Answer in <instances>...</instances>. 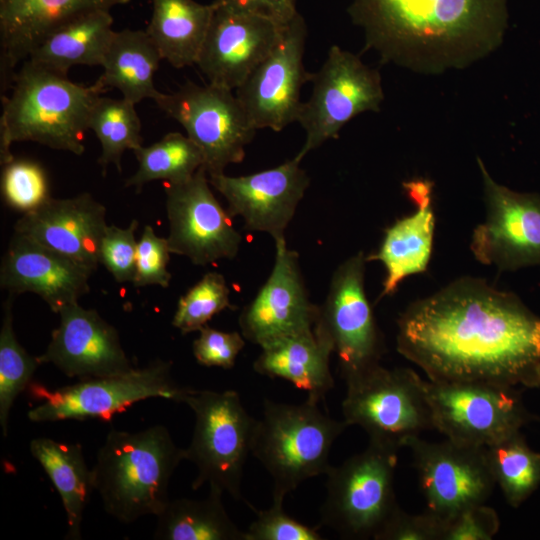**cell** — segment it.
<instances>
[{
	"mask_svg": "<svg viewBox=\"0 0 540 540\" xmlns=\"http://www.w3.org/2000/svg\"><path fill=\"white\" fill-rule=\"evenodd\" d=\"M397 351L432 381L540 387V317L512 292L461 277L411 303Z\"/></svg>",
	"mask_w": 540,
	"mask_h": 540,
	"instance_id": "cell-1",
	"label": "cell"
},
{
	"mask_svg": "<svg viewBox=\"0 0 540 540\" xmlns=\"http://www.w3.org/2000/svg\"><path fill=\"white\" fill-rule=\"evenodd\" d=\"M348 14L382 62L430 72L484 56L507 25L506 0H351Z\"/></svg>",
	"mask_w": 540,
	"mask_h": 540,
	"instance_id": "cell-2",
	"label": "cell"
},
{
	"mask_svg": "<svg viewBox=\"0 0 540 540\" xmlns=\"http://www.w3.org/2000/svg\"><path fill=\"white\" fill-rule=\"evenodd\" d=\"M10 95L2 97L0 164L14 159L11 146L31 141L81 155L89 116L106 91L97 80L84 86L30 60L17 70Z\"/></svg>",
	"mask_w": 540,
	"mask_h": 540,
	"instance_id": "cell-3",
	"label": "cell"
},
{
	"mask_svg": "<svg viewBox=\"0 0 540 540\" xmlns=\"http://www.w3.org/2000/svg\"><path fill=\"white\" fill-rule=\"evenodd\" d=\"M183 460L185 449L163 425L137 432L111 429L92 468L94 491L106 513L122 523L157 516L170 500L169 482Z\"/></svg>",
	"mask_w": 540,
	"mask_h": 540,
	"instance_id": "cell-4",
	"label": "cell"
},
{
	"mask_svg": "<svg viewBox=\"0 0 540 540\" xmlns=\"http://www.w3.org/2000/svg\"><path fill=\"white\" fill-rule=\"evenodd\" d=\"M347 426L308 399L302 404L264 400L251 454L273 480L272 497L285 498L302 482L326 474L332 445Z\"/></svg>",
	"mask_w": 540,
	"mask_h": 540,
	"instance_id": "cell-5",
	"label": "cell"
},
{
	"mask_svg": "<svg viewBox=\"0 0 540 540\" xmlns=\"http://www.w3.org/2000/svg\"><path fill=\"white\" fill-rule=\"evenodd\" d=\"M180 402L187 404L195 416L192 439L185 449V460L197 469L192 489L208 484L209 491L243 500L244 466L251 454L257 419L246 411L234 390L185 388Z\"/></svg>",
	"mask_w": 540,
	"mask_h": 540,
	"instance_id": "cell-6",
	"label": "cell"
},
{
	"mask_svg": "<svg viewBox=\"0 0 540 540\" xmlns=\"http://www.w3.org/2000/svg\"><path fill=\"white\" fill-rule=\"evenodd\" d=\"M397 452L369 442L361 453L331 466L320 524L343 538L374 539L400 507L394 491Z\"/></svg>",
	"mask_w": 540,
	"mask_h": 540,
	"instance_id": "cell-7",
	"label": "cell"
},
{
	"mask_svg": "<svg viewBox=\"0 0 540 540\" xmlns=\"http://www.w3.org/2000/svg\"><path fill=\"white\" fill-rule=\"evenodd\" d=\"M345 381L343 420L360 426L369 442L399 450L433 429L423 379L412 369L376 364Z\"/></svg>",
	"mask_w": 540,
	"mask_h": 540,
	"instance_id": "cell-8",
	"label": "cell"
},
{
	"mask_svg": "<svg viewBox=\"0 0 540 540\" xmlns=\"http://www.w3.org/2000/svg\"><path fill=\"white\" fill-rule=\"evenodd\" d=\"M423 390L433 429L456 442L486 447L535 420L515 386L428 379Z\"/></svg>",
	"mask_w": 540,
	"mask_h": 540,
	"instance_id": "cell-9",
	"label": "cell"
},
{
	"mask_svg": "<svg viewBox=\"0 0 540 540\" xmlns=\"http://www.w3.org/2000/svg\"><path fill=\"white\" fill-rule=\"evenodd\" d=\"M29 391L40 403L28 411L32 422L98 419L109 421L136 402L160 397L180 402L185 387L171 374V362L156 359L142 368L112 376L82 379L50 390L30 383Z\"/></svg>",
	"mask_w": 540,
	"mask_h": 540,
	"instance_id": "cell-10",
	"label": "cell"
},
{
	"mask_svg": "<svg viewBox=\"0 0 540 540\" xmlns=\"http://www.w3.org/2000/svg\"><path fill=\"white\" fill-rule=\"evenodd\" d=\"M155 103L200 148L208 176L242 162L257 131L233 90L210 83L187 81L172 93L161 92Z\"/></svg>",
	"mask_w": 540,
	"mask_h": 540,
	"instance_id": "cell-11",
	"label": "cell"
},
{
	"mask_svg": "<svg viewBox=\"0 0 540 540\" xmlns=\"http://www.w3.org/2000/svg\"><path fill=\"white\" fill-rule=\"evenodd\" d=\"M311 82V96L303 102L297 121L306 134L296 155L300 160L327 140L337 139L343 126L355 116L379 111L384 100L378 70L337 45L330 47Z\"/></svg>",
	"mask_w": 540,
	"mask_h": 540,
	"instance_id": "cell-12",
	"label": "cell"
},
{
	"mask_svg": "<svg viewBox=\"0 0 540 540\" xmlns=\"http://www.w3.org/2000/svg\"><path fill=\"white\" fill-rule=\"evenodd\" d=\"M366 263L360 251L336 268L314 327L331 341L344 379L379 364L384 352L365 292Z\"/></svg>",
	"mask_w": 540,
	"mask_h": 540,
	"instance_id": "cell-13",
	"label": "cell"
},
{
	"mask_svg": "<svg viewBox=\"0 0 540 540\" xmlns=\"http://www.w3.org/2000/svg\"><path fill=\"white\" fill-rule=\"evenodd\" d=\"M419 487L426 501V512L442 525L459 512L485 504L495 482L489 471L485 448L446 439L428 442L411 439Z\"/></svg>",
	"mask_w": 540,
	"mask_h": 540,
	"instance_id": "cell-14",
	"label": "cell"
},
{
	"mask_svg": "<svg viewBox=\"0 0 540 540\" xmlns=\"http://www.w3.org/2000/svg\"><path fill=\"white\" fill-rule=\"evenodd\" d=\"M477 162L486 216L472 234L474 257L500 271L540 265V194L516 192L497 183L482 160Z\"/></svg>",
	"mask_w": 540,
	"mask_h": 540,
	"instance_id": "cell-15",
	"label": "cell"
},
{
	"mask_svg": "<svg viewBox=\"0 0 540 540\" xmlns=\"http://www.w3.org/2000/svg\"><path fill=\"white\" fill-rule=\"evenodd\" d=\"M307 25L299 13L283 30L270 54L237 88L236 96L256 130L282 131L297 122L301 90L313 73L304 66Z\"/></svg>",
	"mask_w": 540,
	"mask_h": 540,
	"instance_id": "cell-16",
	"label": "cell"
},
{
	"mask_svg": "<svg viewBox=\"0 0 540 540\" xmlns=\"http://www.w3.org/2000/svg\"><path fill=\"white\" fill-rule=\"evenodd\" d=\"M210 185L204 167L187 181L165 184L171 253L185 256L200 266L234 259L242 242L232 217L216 199Z\"/></svg>",
	"mask_w": 540,
	"mask_h": 540,
	"instance_id": "cell-17",
	"label": "cell"
},
{
	"mask_svg": "<svg viewBox=\"0 0 540 540\" xmlns=\"http://www.w3.org/2000/svg\"><path fill=\"white\" fill-rule=\"evenodd\" d=\"M271 273L239 315L244 338L260 347L278 339L314 330L319 306L309 297L299 256L286 240L275 241Z\"/></svg>",
	"mask_w": 540,
	"mask_h": 540,
	"instance_id": "cell-18",
	"label": "cell"
},
{
	"mask_svg": "<svg viewBox=\"0 0 540 540\" xmlns=\"http://www.w3.org/2000/svg\"><path fill=\"white\" fill-rule=\"evenodd\" d=\"M296 156L274 168L244 176L225 173L209 181L226 200L231 217L239 216L249 231L285 239V230L302 200L310 179Z\"/></svg>",
	"mask_w": 540,
	"mask_h": 540,
	"instance_id": "cell-19",
	"label": "cell"
},
{
	"mask_svg": "<svg viewBox=\"0 0 540 540\" xmlns=\"http://www.w3.org/2000/svg\"><path fill=\"white\" fill-rule=\"evenodd\" d=\"M284 28L263 16L216 6L196 65L208 83L234 91L270 54Z\"/></svg>",
	"mask_w": 540,
	"mask_h": 540,
	"instance_id": "cell-20",
	"label": "cell"
},
{
	"mask_svg": "<svg viewBox=\"0 0 540 540\" xmlns=\"http://www.w3.org/2000/svg\"><path fill=\"white\" fill-rule=\"evenodd\" d=\"M60 323L37 360L51 363L79 380L112 376L133 368L121 346L118 331L94 309L78 303L63 308Z\"/></svg>",
	"mask_w": 540,
	"mask_h": 540,
	"instance_id": "cell-21",
	"label": "cell"
},
{
	"mask_svg": "<svg viewBox=\"0 0 540 540\" xmlns=\"http://www.w3.org/2000/svg\"><path fill=\"white\" fill-rule=\"evenodd\" d=\"M106 208L89 193L64 199L50 197L24 213L14 233L26 236L94 272L99 247L108 224Z\"/></svg>",
	"mask_w": 540,
	"mask_h": 540,
	"instance_id": "cell-22",
	"label": "cell"
},
{
	"mask_svg": "<svg viewBox=\"0 0 540 540\" xmlns=\"http://www.w3.org/2000/svg\"><path fill=\"white\" fill-rule=\"evenodd\" d=\"M92 273L69 257L14 233L2 258L0 286L9 295L34 293L58 314L89 292Z\"/></svg>",
	"mask_w": 540,
	"mask_h": 540,
	"instance_id": "cell-23",
	"label": "cell"
},
{
	"mask_svg": "<svg viewBox=\"0 0 540 540\" xmlns=\"http://www.w3.org/2000/svg\"><path fill=\"white\" fill-rule=\"evenodd\" d=\"M130 0H0V91L11 89L16 68L63 23L90 11L110 10Z\"/></svg>",
	"mask_w": 540,
	"mask_h": 540,
	"instance_id": "cell-24",
	"label": "cell"
},
{
	"mask_svg": "<svg viewBox=\"0 0 540 540\" xmlns=\"http://www.w3.org/2000/svg\"><path fill=\"white\" fill-rule=\"evenodd\" d=\"M403 187L416 210L388 227L378 250L366 256L367 262L380 261L386 271L379 298L392 295L406 277L426 271L432 255L435 229L432 183L412 180L404 182Z\"/></svg>",
	"mask_w": 540,
	"mask_h": 540,
	"instance_id": "cell-25",
	"label": "cell"
},
{
	"mask_svg": "<svg viewBox=\"0 0 540 540\" xmlns=\"http://www.w3.org/2000/svg\"><path fill=\"white\" fill-rule=\"evenodd\" d=\"M261 349L253 363L258 374L287 380L316 403L334 387L329 366L333 346L317 330L278 339Z\"/></svg>",
	"mask_w": 540,
	"mask_h": 540,
	"instance_id": "cell-26",
	"label": "cell"
},
{
	"mask_svg": "<svg viewBox=\"0 0 540 540\" xmlns=\"http://www.w3.org/2000/svg\"><path fill=\"white\" fill-rule=\"evenodd\" d=\"M112 25L110 10L83 13L50 32L27 59L62 75L75 65L101 66Z\"/></svg>",
	"mask_w": 540,
	"mask_h": 540,
	"instance_id": "cell-27",
	"label": "cell"
},
{
	"mask_svg": "<svg viewBox=\"0 0 540 540\" xmlns=\"http://www.w3.org/2000/svg\"><path fill=\"white\" fill-rule=\"evenodd\" d=\"M216 6L195 0H152L145 29L162 60L180 69L196 65Z\"/></svg>",
	"mask_w": 540,
	"mask_h": 540,
	"instance_id": "cell-28",
	"label": "cell"
},
{
	"mask_svg": "<svg viewBox=\"0 0 540 540\" xmlns=\"http://www.w3.org/2000/svg\"><path fill=\"white\" fill-rule=\"evenodd\" d=\"M162 57L145 30L115 31L106 50L97 79L107 90L118 89L123 98L137 104L144 99L156 100L161 92L154 75Z\"/></svg>",
	"mask_w": 540,
	"mask_h": 540,
	"instance_id": "cell-29",
	"label": "cell"
},
{
	"mask_svg": "<svg viewBox=\"0 0 540 540\" xmlns=\"http://www.w3.org/2000/svg\"><path fill=\"white\" fill-rule=\"evenodd\" d=\"M30 452L58 491L67 517V539H81V522L94 491L93 474L79 444L46 437L31 440Z\"/></svg>",
	"mask_w": 540,
	"mask_h": 540,
	"instance_id": "cell-30",
	"label": "cell"
},
{
	"mask_svg": "<svg viewBox=\"0 0 540 540\" xmlns=\"http://www.w3.org/2000/svg\"><path fill=\"white\" fill-rule=\"evenodd\" d=\"M222 494L209 491L205 499L169 500L156 516L154 539L245 540V531L227 514Z\"/></svg>",
	"mask_w": 540,
	"mask_h": 540,
	"instance_id": "cell-31",
	"label": "cell"
},
{
	"mask_svg": "<svg viewBox=\"0 0 540 540\" xmlns=\"http://www.w3.org/2000/svg\"><path fill=\"white\" fill-rule=\"evenodd\" d=\"M138 169L129 177L126 187H142L154 180L181 183L189 180L204 165L200 148L186 135L170 132L159 141L133 151Z\"/></svg>",
	"mask_w": 540,
	"mask_h": 540,
	"instance_id": "cell-32",
	"label": "cell"
},
{
	"mask_svg": "<svg viewBox=\"0 0 540 540\" xmlns=\"http://www.w3.org/2000/svg\"><path fill=\"white\" fill-rule=\"evenodd\" d=\"M484 448L495 485L511 507H519L540 485V453L520 431Z\"/></svg>",
	"mask_w": 540,
	"mask_h": 540,
	"instance_id": "cell-33",
	"label": "cell"
},
{
	"mask_svg": "<svg viewBox=\"0 0 540 540\" xmlns=\"http://www.w3.org/2000/svg\"><path fill=\"white\" fill-rule=\"evenodd\" d=\"M88 129L95 133L100 142L98 164L103 174L110 164L121 172L123 153L142 146L141 121L135 104L124 98L100 97L90 113Z\"/></svg>",
	"mask_w": 540,
	"mask_h": 540,
	"instance_id": "cell-34",
	"label": "cell"
},
{
	"mask_svg": "<svg viewBox=\"0 0 540 540\" xmlns=\"http://www.w3.org/2000/svg\"><path fill=\"white\" fill-rule=\"evenodd\" d=\"M13 297L3 304L0 329V425L3 436L8 433V421L13 404L20 393L28 388L40 365L17 341L13 327Z\"/></svg>",
	"mask_w": 540,
	"mask_h": 540,
	"instance_id": "cell-35",
	"label": "cell"
},
{
	"mask_svg": "<svg viewBox=\"0 0 540 540\" xmlns=\"http://www.w3.org/2000/svg\"><path fill=\"white\" fill-rule=\"evenodd\" d=\"M226 308H234L226 280L218 272H208L180 297L172 325L182 334L199 331Z\"/></svg>",
	"mask_w": 540,
	"mask_h": 540,
	"instance_id": "cell-36",
	"label": "cell"
},
{
	"mask_svg": "<svg viewBox=\"0 0 540 540\" xmlns=\"http://www.w3.org/2000/svg\"><path fill=\"white\" fill-rule=\"evenodd\" d=\"M2 167L1 195L10 208L24 214L51 197L46 172L39 163L14 158Z\"/></svg>",
	"mask_w": 540,
	"mask_h": 540,
	"instance_id": "cell-37",
	"label": "cell"
},
{
	"mask_svg": "<svg viewBox=\"0 0 540 540\" xmlns=\"http://www.w3.org/2000/svg\"><path fill=\"white\" fill-rule=\"evenodd\" d=\"M138 224L134 219L127 228L108 225L102 237L99 264H102L118 283H132L134 280L138 243L135 232Z\"/></svg>",
	"mask_w": 540,
	"mask_h": 540,
	"instance_id": "cell-38",
	"label": "cell"
},
{
	"mask_svg": "<svg viewBox=\"0 0 540 540\" xmlns=\"http://www.w3.org/2000/svg\"><path fill=\"white\" fill-rule=\"evenodd\" d=\"M284 498L272 497V505L256 511L255 520L245 531V540H322L313 527L290 517L283 510Z\"/></svg>",
	"mask_w": 540,
	"mask_h": 540,
	"instance_id": "cell-39",
	"label": "cell"
},
{
	"mask_svg": "<svg viewBox=\"0 0 540 540\" xmlns=\"http://www.w3.org/2000/svg\"><path fill=\"white\" fill-rule=\"evenodd\" d=\"M170 254L168 239L158 236L150 225H146L137 243L133 285L167 288L172 277L167 268Z\"/></svg>",
	"mask_w": 540,
	"mask_h": 540,
	"instance_id": "cell-40",
	"label": "cell"
},
{
	"mask_svg": "<svg viewBox=\"0 0 540 540\" xmlns=\"http://www.w3.org/2000/svg\"><path fill=\"white\" fill-rule=\"evenodd\" d=\"M193 342L196 361L206 367L231 369L245 346V338L239 332H224L208 325L203 326Z\"/></svg>",
	"mask_w": 540,
	"mask_h": 540,
	"instance_id": "cell-41",
	"label": "cell"
},
{
	"mask_svg": "<svg viewBox=\"0 0 540 540\" xmlns=\"http://www.w3.org/2000/svg\"><path fill=\"white\" fill-rule=\"evenodd\" d=\"M499 518L486 504L469 507L443 523L441 540H490L499 530Z\"/></svg>",
	"mask_w": 540,
	"mask_h": 540,
	"instance_id": "cell-42",
	"label": "cell"
},
{
	"mask_svg": "<svg viewBox=\"0 0 540 540\" xmlns=\"http://www.w3.org/2000/svg\"><path fill=\"white\" fill-rule=\"evenodd\" d=\"M443 525L432 514H408L400 507L375 536L374 540H441Z\"/></svg>",
	"mask_w": 540,
	"mask_h": 540,
	"instance_id": "cell-43",
	"label": "cell"
},
{
	"mask_svg": "<svg viewBox=\"0 0 540 540\" xmlns=\"http://www.w3.org/2000/svg\"><path fill=\"white\" fill-rule=\"evenodd\" d=\"M297 0H213L218 7L266 17L286 27L298 14Z\"/></svg>",
	"mask_w": 540,
	"mask_h": 540,
	"instance_id": "cell-44",
	"label": "cell"
}]
</instances>
